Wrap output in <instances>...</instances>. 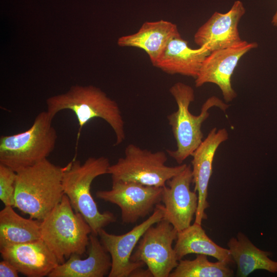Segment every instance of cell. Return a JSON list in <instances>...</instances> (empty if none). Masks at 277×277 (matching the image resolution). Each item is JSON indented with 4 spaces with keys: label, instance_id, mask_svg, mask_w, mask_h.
Instances as JSON below:
<instances>
[{
    "label": "cell",
    "instance_id": "cell-17",
    "mask_svg": "<svg viewBox=\"0 0 277 277\" xmlns=\"http://www.w3.org/2000/svg\"><path fill=\"white\" fill-rule=\"evenodd\" d=\"M88 256L81 259L71 255L65 262L59 264L48 277H103L108 275L111 268V258L97 235L90 234Z\"/></svg>",
    "mask_w": 277,
    "mask_h": 277
},
{
    "label": "cell",
    "instance_id": "cell-11",
    "mask_svg": "<svg viewBox=\"0 0 277 277\" xmlns=\"http://www.w3.org/2000/svg\"><path fill=\"white\" fill-rule=\"evenodd\" d=\"M255 42L242 41L230 47L211 52L205 58L197 77L196 87L213 83L220 88L226 102L233 101L237 94L233 89L231 78L240 58L258 47Z\"/></svg>",
    "mask_w": 277,
    "mask_h": 277
},
{
    "label": "cell",
    "instance_id": "cell-25",
    "mask_svg": "<svg viewBox=\"0 0 277 277\" xmlns=\"http://www.w3.org/2000/svg\"><path fill=\"white\" fill-rule=\"evenodd\" d=\"M271 23L273 26L277 27V9L272 18Z\"/></svg>",
    "mask_w": 277,
    "mask_h": 277
},
{
    "label": "cell",
    "instance_id": "cell-3",
    "mask_svg": "<svg viewBox=\"0 0 277 277\" xmlns=\"http://www.w3.org/2000/svg\"><path fill=\"white\" fill-rule=\"evenodd\" d=\"M104 156L90 157L84 163L75 159L64 167L62 185L64 194L68 197L74 211L81 213L90 226L92 233L98 232L116 217L111 212H101L91 195L90 187L97 176L107 174L110 165Z\"/></svg>",
    "mask_w": 277,
    "mask_h": 277
},
{
    "label": "cell",
    "instance_id": "cell-7",
    "mask_svg": "<svg viewBox=\"0 0 277 277\" xmlns=\"http://www.w3.org/2000/svg\"><path fill=\"white\" fill-rule=\"evenodd\" d=\"M168 160L164 151L154 152L142 149L133 144L128 145L124 156L110 165L107 174L111 175L112 183L128 181L143 185L164 187L167 182L184 170L186 164L176 166L165 165Z\"/></svg>",
    "mask_w": 277,
    "mask_h": 277
},
{
    "label": "cell",
    "instance_id": "cell-18",
    "mask_svg": "<svg viewBox=\"0 0 277 277\" xmlns=\"http://www.w3.org/2000/svg\"><path fill=\"white\" fill-rule=\"evenodd\" d=\"M180 35L176 25L172 22L163 19L146 22L136 32L120 37L117 44L143 49L153 65L168 42Z\"/></svg>",
    "mask_w": 277,
    "mask_h": 277
},
{
    "label": "cell",
    "instance_id": "cell-23",
    "mask_svg": "<svg viewBox=\"0 0 277 277\" xmlns=\"http://www.w3.org/2000/svg\"><path fill=\"white\" fill-rule=\"evenodd\" d=\"M16 172L0 164V200L5 206L15 205Z\"/></svg>",
    "mask_w": 277,
    "mask_h": 277
},
{
    "label": "cell",
    "instance_id": "cell-22",
    "mask_svg": "<svg viewBox=\"0 0 277 277\" xmlns=\"http://www.w3.org/2000/svg\"><path fill=\"white\" fill-rule=\"evenodd\" d=\"M229 264L218 260L212 262L207 255L197 254L192 260H180L169 277H230L233 272Z\"/></svg>",
    "mask_w": 277,
    "mask_h": 277
},
{
    "label": "cell",
    "instance_id": "cell-9",
    "mask_svg": "<svg viewBox=\"0 0 277 277\" xmlns=\"http://www.w3.org/2000/svg\"><path fill=\"white\" fill-rule=\"evenodd\" d=\"M177 233L169 222L162 219L144 232L130 260L144 263L153 277H169L179 263L172 247Z\"/></svg>",
    "mask_w": 277,
    "mask_h": 277
},
{
    "label": "cell",
    "instance_id": "cell-20",
    "mask_svg": "<svg viewBox=\"0 0 277 277\" xmlns=\"http://www.w3.org/2000/svg\"><path fill=\"white\" fill-rule=\"evenodd\" d=\"M174 246L179 261L189 254H205L229 264L233 262L229 249L222 247L208 236L202 224L194 222L187 228L178 232Z\"/></svg>",
    "mask_w": 277,
    "mask_h": 277
},
{
    "label": "cell",
    "instance_id": "cell-19",
    "mask_svg": "<svg viewBox=\"0 0 277 277\" xmlns=\"http://www.w3.org/2000/svg\"><path fill=\"white\" fill-rule=\"evenodd\" d=\"M227 245L237 266L236 276L247 277L256 270L277 272V261L269 258L271 252L259 249L244 233L239 232Z\"/></svg>",
    "mask_w": 277,
    "mask_h": 277
},
{
    "label": "cell",
    "instance_id": "cell-12",
    "mask_svg": "<svg viewBox=\"0 0 277 277\" xmlns=\"http://www.w3.org/2000/svg\"><path fill=\"white\" fill-rule=\"evenodd\" d=\"M192 167L187 165L163 187L162 201L164 219L178 231L191 225L198 206V195L190 190Z\"/></svg>",
    "mask_w": 277,
    "mask_h": 277
},
{
    "label": "cell",
    "instance_id": "cell-13",
    "mask_svg": "<svg viewBox=\"0 0 277 277\" xmlns=\"http://www.w3.org/2000/svg\"><path fill=\"white\" fill-rule=\"evenodd\" d=\"M228 139L225 128H212L192 154V183L198 195V206L194 222L202 224L207 218L205 210L209 206L207 201L208 187L212 173V164L219 146Z\"/></svg>",
    "mask_w": 277,
    "mask_h": 277
},
{
    "label": "cell",
    "instance_id": "cell-8",
    "mask_svg": "<svg viewBox=\"0 0 277 277\" xmlns=\"http://www.w3.org/2000/svg\"><path fill=\"white\" fill-rule=\"evenodd\" d=\"M163 217V205L160 203L148 219L126 233L115 235L107 232L104 229L98 232L100 242L111 258L109 277L153 276L148 269H143L145 265L144 263L132 262L130 257L144 232Z\"/></svg>",
    "mask_w": 277,
    "mask_h": 277
},
{
    "label": "cell",
    "instance_id": "cell-4",
    "mask_svg": "<svg viewBox=\"0 0 277 277\" xmlns=\"http://www.w3.org/2000/svg\"><path fill=\"white\" fill-rule=\"evenodd\" d=\"M169 91L177 107L176 111L167 116L176 142V149L167 150L166 152L180 165L192 155L203 141L201 128L203 123L210 115L209 110L217 107L225 112L229 105L213 96L205 101L201 107L200 113L195 115L189 111V106L195 99L194 90L190 86L177 82L170 87Z\"/></svg>",
    "mask_w": 277,
    "mask_h": 277
},
{
    "label": "cell",
    "instance_id": "cell-10",
    "mask_svg": "<svg viewBox=\"0 0 277 277\" xmlns=\"http://www.w3.org/2000/svg\"><path fill=\"white\" fill-rule=\"evenodd\" d=\"M163 187L128 181L112 183L109 190L97 191V198L118 206L125 224H133L154 211L162 201Z\"/></svg>",
    "mask_w": 277,
    "mask_h": 277
},
{
    "label": "cell",
    "instance_id": "cell-16",
    "mask_svg": "<svg viewBox=\"0 0 277 277\" xmlns=\"http://www.w3.org/2000/svg\"><path fill=\"white\" fill-rule=\"evenodd\" d=\"M210 51L204 46L190 48L181 35L172 38L153 65L169 74L197 77L205 58Z\"/></svg>",
    "mask_w": 277,
    "mask_h": 277
},
{
    "label": "cell",
    "instance_id": "cell-15",
    "mask_svg": "<svg viewBox=\"0 0 277 277\" xmlns=\"http://www.w3.org/2000/svg\"><path fill=\"white\" fill-rule=\"evenodd\" d=\"M3 260L11 263L28 277L47 276L60 264L56 257L42 240L0 247Z\"/></svg>",
    "mask_w": 277,
    "mask_h": 277
},
{
    "label": "cell",
    "instance_id": "cell-14",
    "mask_svg": "<svg viewBox=\"0 0 277 277\" xmlns=\"http://www.w3.org/2000/svg\"><path fill=\"white\" fill-rule=\"evenodd\" d=\"M245 13V9L240 1H235L225 13L215 12L195 32V43L199 47L206 46L211 52L240 43L243 40L238 25Z\"/></svg>",
    "mask_w": 277,
    "mask_h": 277
},
{
    "label": "cell",
    "instance_id": "cell-5",
    "mask_svg": "<svg viewBox=\"0 0 277 277\" xmlns=\"http://www.w3.org/2000/svg\"><path fill=\"white\" fill-rule=\"evenodd\" d=\"M91 233L89 225L81 213L74 211L65 194L41 223V239L60 264L72 254H84Z\"/></svg>",
    "mask_w": 277,
    "mask_h": 277
},
{
    "label": "cell",
    "instance_id": "cell-1",
    "mask_svg": "<svg viewBox=\"0 0 277 277\" xmlns=\"http://www.w3.org/2000/svg\"><path fill=\"white\" fill-rule=\"evenodd\" d=\"M64 169L47 159L17 171L14 207L42 221L64 195Z\"/></svg>",
    "mask_w": 277,
    "mask_h": 277
},
{
    "label": "cell",
    "instance_id": "cell-2",
    "mask_svg": "<svg viewBox=\"0 0 277 277\" xmlns=\"http://www.w3.org/2000/svg\"><path fill=\"white\" fill-rule=\"evenodd\" d=\"M47 112L53 118L59 112L68 110L75 115L78 124V140L82 128L95 118L103 119L115 135V146L126 138L124 121L118 104L94 86H72L66 92L46 100Z\"/></svg>",
    "mask_w": 277,
    "mask_h": 277
},
{
    "label": "cell",
    "instance_id": "cell-24",
    "mask_svg": "<svg viewBox=\"0 0 277 277\" xmlns=\"http://www.w3.org/2000/svg\"><path fill=\"white\" fill-rule=\"evenodd\" d=\"M19 272L9 261L3 260L0 262V277H18Z\"/></svg>",
    "mask_w": 277,
    "mask_h": 277
},
{
    "label": "cell",
    "instance_id": "cell-21",
    "mask_svg": "<svg viewBox=\"0 0 277 277\" xmlns=\"http://www.w3.org/2000/svg\"><path fill=\"white\" fill-rule=\"evenodd\" d=\"M13 207L5 206L0 211V247L41 240V221L24 218Z\"/></svg>",
    "mask_w": 277,
    "mask_h": 277
},
{
    "label": "cell",
    "instance_id": "cell-6",
    "mask_svg": "<svg viewBox=\"0 0 277 277\" xmlns=\"http://www.w3.org/2000/svg\"><path fill=\"white\" fill-rule=\"evenodd\" d=\"M53 118L47 111L39 113L25 131L0 137V164L17 172L47 157L57 139Z\"/></svg>",
    "mask_w": 277,
    "mask_h": 277
}]
</instances>
